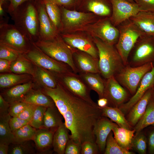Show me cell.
Masks as SVG:
<instances>
[{"mask_svg":"<svg viewBox=\"0 0 154 154\" xmlns=\"http://www.w3.org/2000/svg\"><path fill=\"white\" fill-rule=\"evenodd\" d=\"M5 2L6 3L8 1H9V0H4Z\"/></svg>","mask_w":154,"mask_h":154,"instance_id":"obj_60","label":"cell"},{"mask_svg":"<svg viewBox=\"0 0 154 154\" xmlns=\"http://www.w3.org/2000/svg\"><path fill=\"white\" fill-rule=\"evenodd\" d=\"M29 104L23 101L11 103L9 109V113L12 117H17Z\"/></svg>","mask_w":154,"mask_h":154,"instance_id":"obj_43","label":"cell"},{"mask_svg":"<svg viewBox=\"0 0 154 154\" xmlns=\"http://www.w3.org/2000/svg\"><path fill=\"white\" fill-rule=\"evenodd\" d=\"M55 76L57 81L70 92L90 103H96L91 98V90L79 74L72 72Z\"/></svg>","mask_w":154,"mask_h":154,"instance_id":"obj_12","label":"cell"},{"mask_svg":"<svg viewBox=\"0 0 154 154\" xmlns=\"http://www.w3.org/2000/svg\"><path fill=\"white\" fill-rule=\"evenodd\" d=\"M27 74H1L0 87L6 88L22 83L28 80L31 75Z\"/></svg>","mask_w":154,"mask_h":154,"instance_id":"obj_36","label":"cell"},{"mask_svg":"<svg viewBox=\"0 0 154 154\" xmlns=\"http://www.w3.org/2000/svg\"><path fill=\"white\" fill-rule=\"evenodd\" d=\"M99 153L98 147L96 142L86 141L81 145L80 154H97Z\"/></svg>","mask_w":154,"mask_h":154,"instance_id":"obj_45","label":"cell"},{"mask_svg":"<svg viewBox=\"0 0 154 154\" xmlns=\"http://www.w3.org/2000/svg\"><path fill=\"white\" fill-rule=\"evenodd\" d=\"M22 101L36 106L46 108L53 107L56 105L49 96L38 90H31L24 96Z\"/></svg>","mask_w":154,"mask_h":154,"instance_id":"obj_26","label":"cell"},{"mask_svg":"<svg viewBox=\"0 0 154 154\" xmlns=\"http://www.w3.org/2000/svg\"><path fill=\"white\" fill-rule=\"evenodd\" d=\"M11 117L9 113L0 114V143L9 145L14 142V134L9 125Z\"/></svg>","mask_w":154,"mask_h":154,"instance_id":"obj_29","label":"cell"},{"mask_svg":"<svg viewBox=\"0 0 154 154\" xmlns=\"http://www.w3.org/2000/svg\"><path fill=\"white\" fill-rule=\"evenodd\" d=\"M118 126L108 117L102 116L97 121L94 128L96 143L100 153H104L107 137L115 127Z\"/></svg>","mask_w":154,"mask_h":154,"instance_id":"obj_19","label":"cell"},{"mask_svg":"<svg viewBox=\"0 0 154 154\" xmlns=\"http://www.w3.org/2000/svg\"><path fill=\"white\" fill-rule=\"evenodd\" d=\"M10 104L0 95V114L9 113Z\"/></svg>","mask_w":154,"mask_h":154,"instance_id":"obj_53","label":"cell"},{"mask_svg":"<svg viewBox=\"0 0 154 154\" xmlns=\"http://www.w3.org/2000/svg\"><path fill=\"white\" fill-rule=\"evenodd\" d=\"M81 145L76 143L70 139L66 145L65 154H80Z\"/></svg>","mask_w":154,"mask_h":154,"instance_id":"obj_48","label":"cell"},{"mask_svg":"<svg viewBox=\"0 0 154 154\" xmlns=\"http://www.w3.org/2000/svg\"><path fill=\"white\" fill-rule=\"evenodd\" d=\"M129 94L114 77L106 79L104 98L108 101L107 106L119 107L127 99Z\"/></svg>","mask_w":154,"mask_h":154,"instance_id":"obj_15","label":"cell"},{"mask_svg":"<svg viewBox=\"0 0 154 154\" xmlns=\"http://www.w3.org/2000/svg\"><path fill=\"white\" fill-rule=\"evenodd\" d=\"M21 54L11 47L0 43V59L12 62L16 60Z\"/></svg>","mask_w":154,"mask_h":154,"instance_id":"obj_42","label":"cell"},{"mask_svg":"<svg viewBox=\"0 0 154 154\" xmlns=\"http://www.w3.org/2000/svg\"><path fill=\"white\" fill-rule=\"evenodd\" d=\"M68 131L64 122H63L54 132L52 145L54 151L58 154H64L66 145L70 139Z\"/></svg>","mask_w":154,"mask_h":154,"instance_id":"obj_24","label":"cell"},{"mask_svg":"<svg viewBox=\"0 0 154 154\" xmlns=\"http://www.w3.org/2000/svg\"><path fill=\"white\" fill-rule=\"evenodd\" d=\"M37 130L29 123L25 125L13 132L14 136L13 143H20L33 140Z\"/></svg>","mask_w":154,"mask_h":154,"instance_id":"obj_37","label":"cell"},{"mask_svg":"<svg viewBox=\"0 0 154 154\" xmlns=\"http://www.w3.org/2000/svg\"><path fill=\"white\" fill-rule=\"evenodd\" d=\"M33 86L31 82L23 84L16 85L8 90L5 94L6 100L10 104L15 102L21 101L22 98L31 90Z\"/></svg>","mask_w":154,"mask_h":154,"instance_id":"obj_31","label":"cell"},{"mask_svg":"<svg viewBox=\"0 0 154 154\" xmlns=\"http://www.w3.org/2000/svg\"><path fill=\"white\" fill-rule=\"evenodd\" d=\"M46 107L37 106L29 124L36 129L43 127L44 116Z\"/></svg>","mask_w":154,"mask_h":154,"instance_id":"obj_41","label":"cell"},{"mask_svg":"<svg viewBox=\"0 0 154 154\" xmlns=\"http://www.w3.org/2000/svg\"><path fill=\"white\" fill-rule=\"evenodd\" d=\"M154 63V36L144 34L137 40L128 57V64L137 67Z\"/></svg>","mask_w":154,"mask_h":154,"instance_id":"obj_7","label":"cell"},{"mask_svg":"<svg viewBox=\"0 0 154 154\" xmlns=\"http://www.w3.org/2000/svg\"><path fill=\"white\" fill-rule=\"evenodd\" d=\"M62 117H63L56 106L47 108L44 115L43 127L56 130L63 123Z\"/></svg>","mask_w":154,"mask_h":154,"instance_id":"obj_28","label":"cell"},{"mask_svg":"<svg viewBox=\"0 0 154 154\" xmlns=\"http://www.w3.org/2000/svg\"><path fill=\"white\" fill-rule=\"evenodd\" d=\"M30 1L10 14L16 27L31 41L35 42L39 39L38 13L35 3Z\"/></svg>","mask_w":154,"mask_h":154,"instance_id":"obj_2","label":"cell"},{"mask_svg":"<svg viewBox=\"0 0 154 154\" xmlns=\"http://www.w3.org/2000/svg\"><path fill=\"white\" fill-rule=\"evenodd\" d=\"M60 9L62 22L60 33L80 32L83 28L100 17L92 13L70 10L63 7Z\"/></svg>","mask_w":154,"mask_h":154,"instance_id":"obj_6","label":"cell"},{"mask_svg":"<svg viewBox=\"0 0 154 154\" xmlns=\"http://www.w3.org/2000/svg\"><path fill=\"white\" fill-rule=\"evenodd\" d=\"M11 62L8 60L0 59V72L3 73L11 71Z\"/></svg>","mask_w":154,"mask_h":154,"instance_id":"obj_51","label":"cell"},{"mask_svg":"<svg viewBox=\"0 0 154 154\" xmlns=\"http://www.w3.org/2000/svg\"><path fill=\"white\" fill-rule=\"evenodd\" d=\"M80 32L92 37L98 38L107 44L115 45L117 42L119 32L112 23L110 17H100L95 22L86 25Z\"/></svg>","mask_w":154,"mask_h":154,"instance_id":"obj_8","label":"cell"},{"mask_svg":"<svg viewBox=\"0 0 154 154\" xmlns=\"http://www.w3.org/2000/svg\"><path fill=\"white\" fill-rule=\"evenodd\" d=\"M24 54H21L16 60L11 62V71L16 74H27L34 76L35 70Z\"/></svg>","mask_w":154,"mask_h":154,"instance_id":"obj_32","label":"cell"},{"mask_svg":"<svg viewBox=\"0 0 154 154\" xmlns=\"http://www.w3.org/2000/svg\"><path fill=\"white\" fill-rule=\"evenodd\" d=\"M9 145L3 143H0V154L8 153Z\"/></svg>","mask_w":154,"mask_h":154,"instance_id":"obj_55","label":"cell"},{"mask_svg":"<svg viewBox=\"0 0 154 154\" xmlns=\"http://www.w3.org/2000/svg\"><path fill=\"white\" fill-rule=\"evenodd\" d=\"M153 90H154V86L153 87Z\"/></svg>","mask_w":154,"mask_h":154,"instance_id":"obj_61","label":"cell"},{"mask_svg":"<svg viewBox=\"0 0 154 154\" xmlns=\"http://www.w3.org/2000/svg\"><path fill=\"white\" fill-rule=\"evenodd\" d=\"M31 42L14 25L7 23H0V43L21 53L25 54L31 48Z\"/></svg>","mask_w":154,"mask_h":154,"instance_id":"obj_10","label":"cell"},{"mask_svg":"<svg viewBox=\"0 0 154 154\" xmlns=\"http://www.w3.org/2000/svg\"><path fill=\"white\" fill-rule=\"evenodd\" d=\"M74 62L80 73H100L98 59L84 52L74 48L73 53Z\"/></svg>","mask_w":154,"mask_h":154,"instance_id":"obj_18","label":"cell"},{"mask_svg":"<svg viewBox=\"0 0 154 154\" xmlns=\"http://www.w3.org/2000/svg\"><path fill=\"white\" fill-rule=\"evenodd\" d=\"M50 19L60 33L62 29L61 11L59 6L50 0H41Z\"/></svg>","mask_w":154,"mask_h":154,"instance_id":"obj_35","label":"cell"},{"mask_svg":"<svg viewBox=\"0 0 154 154\" xmlns=\"http://www.w3.org/2000/svg\"><path fill=\"white\" fill-rule=\"evenodd\" d=\"M43 92L53 100L70 131V138L81 145L96 142L94 128L102 116L97 103H90L73 94L57 81L54 88L44 87Z\"/></svg>","mask_w":154,"mask_h":154,"instance_id":"obj_1","label":"cell"},{"mask_svg":"<svg viewBox=\"0 0 154 154\" xmlns=\"http://www.w3.org/2000/svg\"><path fill=\"white\" fill-rule=\"evenodd\" d=\"M117 27L119 32V36L115 46L126 65L128 64L129 54L137 40L145 34L130 19L122 23Z\"/></svg>","mask_w":154,"mask_h":154,"instance_id":"obj_5","label":"cell"},{"mask_svg":"<svg viewBox=\"0 0 154 154\" xmlns=\"http://www.w3.org/2000/svg\"><path fill=\"white\" fill-rule=\"evenodd\" d=\"M64 41L71 47L85 52L99 59L97 48L92 38L83 34L75 33H60Z\"/></svg>","mask_w":154,"mask_h":154,"instance_id":"obj_13","label":"cell"},{"mask_svg":"<svg viewBox=\"0 0 154 154\" xmlns=\"http://www.w3.org/2000/svg\"><path fill=\"white\" fill-rule=\"evenodd\" d=\"M34 42L45 54L56 60L67 64L74 72L78 74L73 60L74 48L64 41L60 34L52 40L39 39Z\"/></svg>","mask_w":154,"mask_h":154,"instance_id":"obj_4","label":"cell"},{"mask_svg":"<svg viewBox=\"0 0 154 154\" xmlns=\"http://www.w3.org/2000/svg\"><path fill=\"white\" fill-rule=\"evenodd\" d=\"M59 7H65L72 6L74 4L77 0H50Z\"/></svg>","mask_w":154,"mask_h":154,"instance_id":"obj_52","label":"cell"},{"mask_svg":"<svg viewBox=\"0 0 154 154\" xmlns=\"http://www.w3.org/2000/svg\"><path fill=\"white\" fill-rule=\"evenodd\" d=\"M29 141L20 143L10 144L9 147L8 153L11 154H27L33 153L32 146L29 142Z\"/></svg>","mask_w":154,"mask_h":154,"instance_id":"obj_40","label":"cell"},{"mask_svg":"<svg viewBox=\"0 0 154 154\" xmlns=\"http://www.w3.org/2000/svg\"><path fill=\"white\" fill-rule=\"evenodd\" d=\"M152 97L154 100V90H153V93H152Z\"/></svg>","mask_w":154,"mask_h":154,"instance_id":"obj_58","label":"cell"},{"mask_svg":"<svg viewBox=\"0 0 154 154\" xmlns=\"http://www.w3.org/2000/svg\"><path fill=\"white\" fill-rule=\"evenodd\" d=\"M29 123V121L18 117H12L10 120L9 125L11 130L13 133L25 125Z\"/></svg>","mask_w":154,"mask_h":154,"instance_id":"obj_47","label":"cell"},{"mask_svg":"<svg viewBox=\"0 0 154 154\" xmlns=\"http://www.w3.org/2000/svg\"><path fill=\"white\" fill-rule=\"evenodd\" d=\"M154 63H149L142 66L132 67L129 64L124 66L114 76L116 80L133 96L144 75L150 71Z\"/></svg>","mask_w":154,"mask_h":154,"instance_id":"obj_9","label":"cell"},{"mask_svg":"<svg viewBox=\"0 0 154 154\" xmlns=\"http://www.w3.org/2000/svg\"><path fill=\"white\" fill-rule=\"evenodd\" d=\"M97 104L100 108H103L108 106V101L107 99L105 98H99L97 100Z\"/></svg>","mask_w":154,"mask_h":154,"instance_id":"obj_56","label":"cell"},{"mask_svg":"<svg viewBox=\"0 0 154 154\" xmlns=\"http://www.w3.org/2000/svg\"><path fill=\"white\" fill-rule=\"evenodd\" d=\"M153 88L149 89L128 112L126 118L130 125L135 127L144 114L152 96Z\"/></svg>","mask_w":154,"mask_h":154,"instance_id":"obj_20","label":"cell"},{"mask_svg":"<svg viewBox=\"0 0 154 154\" xmlns=\"http://www.w3.org/2000/svg\"><path fill=\"white\" fill-rule=\"evenodd\" d=\"M126 0L132 3H136V0Z\"/></svg>","mask_w":154,"mask_h":154,"instance_id":"obj_57","label":"cell"},{"mask_svg":"<svg viewBox=\"0 0 154 154\" xmlns=\"http://www.w3.org/2000/svg\"><path fill=\"white\" fill-rule=\"evenodd\" d=\"M129 19L144 33L154 36V14L140 11Z\"/></svg>","mask_w":154,"mask_h":154,"instance_id":"obj_22","label":"cell"},{"mask_svg":"<svg viewBox=\"0 0 154 154\" xmlns=\"http://www.w3.org/2000/svg\"><path fill=\"white\" fill-rule=\"evenodd\" d=\"M111 131L106 140L104 154H134V152L127 150L120 146L117 142Z\"/></svg>","mask_w":154,"mask_h":154,"instance_id":"obj_38","label":"cell"},{"mask_svg":"<svg viewBox=\"0 0 154 154\" xmlns=\"http://www.w3.org/2000/svg\"><path fill=\"white\" fill-rule=\"evenodd\" d=\"M33 1L35 0H9V4L7 8V11L10 14L23 3Z\"/></svg>","mask_w":154,"mask_h":154,"instance_id":"obj_50","label":"cell"},{"mask_svg":"<svg viewBox=\"0 0 154 154\" xmlns=\"http://www.w3.org/2000/svg\"><path fill=\"white\" fill-rule=\"evenodd\" d=\"M55 131L44 127L38 129L33 139L37 147L42 149L48 148L52 145Z\"/></svg>","mask_w":154,"mask_h":154,"instance_id":"obj_30","label":"cell"},{"mask_svg":"<svg viewBox=\"0 0 154 154\" xmlns=\"http://www.w3.org/2000/svg\"><path fill=\"white\" fill-rule=\"evenodd\" d=\"M34 77L44 87L54 88L57 84V80L54 73L38 66H36Z\"/></svg>","mask_w":154,"mask_h":154,"instance_id":"obj_33","label":"cell"},{"mask_svg":"<svg viewBox=\"0 0 154 154\" xmlns=\"http://www.w3.org/2000/svg\"><path fill=\"white\" fill-rule=\"evenodd\" d=\"M112 131L114 138L119 145L123 148L130 151L132 149V142L135 130L134 128L129 129L118 126L114 127Z\"/></svg>","mask_w":154,"mask_h":154,"instance_id":"obj_27","label":"cell"},{"mask_svg":"<svg viewBox=\"0 0 154 154\" xmlns=\"http://www.w3.org/2000/svg\"><path fill=\"white\" fill-rule=\"evenodd\" d=\"M147 141V152L149 154H154V125L143 129Z\"/></svg>","mask_w":154,"mask_h":154,"instance_id":"obj_44","label":"cell"},{"mask_svg":"<svg viewBox=\"0 0 154 154\" xmlns=\"http://www.w3.org/2000/svg\"><path fill=\"white\" fill-rule=\"evenodd\" d=\"M38 0H35V1H34L35 3V2H37Z\"/></svg>","mask_w":154,"mask_h":154,"instance_id":"obj_59","label":"cell"},{"mask_svg":"<svg viewBox=\"0 0 154 154\" xmlns=\"http://www.w3.org/2000/svg\"><path fill=\"white\" fill-rule=\"evenodd\" d=\"M154 125V100L152 96L147 106L146 111L134 129L135 133L140 131L146 127Z\"/></svg>","mask_w":154,"mask_h":154,"instance_id":"obj_34","label":"cell"},{"mask_svg":"<svg viewBox=\"0 0 154 154\" xmlns=\"http://www.w3.org/2000/svg\"><path fill=\"white\" fill-rule=\"evenodd\" d=\"M36 106L29 104L17 117L30 122Z\"/></svg>","mask_w":154,"mask_h":154,"instance_id":"obj_49","label":"cell"},{"mask_svg":"<svg viewBox=\"0 0 154 154\" xmlns=\"http://www.w3.org/2000/svg\"><path fill=\"white\" fill-rule=\"evenodd\" d=\"M27 53V58L37 66L48 70L55 75H61L73 72L67 64L56 60L42 51L34 42Z\"/></svg>","mask_w":154,"mask_h":154,"instance_id":"obj_11","label":"cell"},{"mask_svg":"<svg viewBox=\"0 0 154 154\" xmlns=\"http://www.w3.org/2000/svg\"><path fill=\"white\" fill-rule=\"evenodd\" d=\"M139 11L149 12L154 14V0H136Z\"/></svg>","mask_w":154,"mask_h":154,"instance_id":"obj_46","label":"cell"},{"mask_svg":"<svg viewBox=\"0 0 154 154\" xmlns=\"http://www.w3.org/2000/svg\"><path fill=\"white\" fill-rule=\"evenodd\" d=\"M110 0L112 11L110 18L112 24L116 27L139 11L136 3H131L126 0Z\"/></svg>","mask_w":154,"mask_h":154,"instance_id":"obj_14","label":"cell"},{"mask_svg":"<svg viewBox=\"0 0 154 154\" xmlns=\"http://www.w3.org/2000/svg\"><path fill=\"white\" fill-rule=\"evenodd\" d=\"M6 3L4 0H0V23L3 22V17H6V13L5 12L3 6L4 4Z\"/></svg>","mask_w":154,"mask_h":154,"instance_id":"obj_54","label":"cell"},{"mask_svg":"<svg viewBox=\"0 0 154 154\" xmlns=\"http://www.w3.org/2000/svg\"><path fill=\"white\" fill-rule=\"evenodd\" d=\"M98 51L100 74L105 79L114 76L125 66L115 45L92 37Z\"/></svg>","mask_w":154,"mask_h":154,"instance_id":"obj_3","label":"cell"},{"mask_svg":"<svg viewBox=\"0 0 154 154\" xmlns=\"http://www.w3.org/2000/svg\"><path fill=\"white\" fill-rule=\"evenodd\" d=\"M80 7L87 12L100 17H110L112 5L110 0H82Z\"/></svg>","mask_w":154,"mask_h":154,"instance_id":"obj_21","label":"cell"},{"mask_svg":"<svg viewBox=\"0 0 154 154\" xmlns=\"http://www.w3.org/2000/svg\"><path fill=\"white\" fill-rule=\"evenodd\" d=\"M154 86V66L143 76L135 93L129 100L119 108L125 114L139 100L149 89Z\"/></svg>","mask_w":154,"mask_h":154,"instance_id":"obj_17","label":"cell"},{"mask_svg":"<svg viewBox=\"0 0 154 154\" xmlns=\"http://www.w3.org/2000/svg\"><path fill=\"white\" fill-rule=\"evenodd\" d=\"M35 3L38 15L39 39L43 40H52L59 35L60 33L48 16L42 1L38 0Z\"/></svg>","mask_w":154,"mask_h":154,"instance_id":"obj_16","label":"cell"},{"mask_svg":"<svg viewBox=\"0 0 154 154\" xmlns=\"http://www.w3.org/2000/svg\"><path fill=\"white\" fill-rule=\"evenodd\" d=\"M132 149L139 154H146L147 141L143 130L135 133L132 142Z\"/></svg>","mask_w":154,"mask_h":154,"instance_id":"obj_39","label":"cell"},{"mask_svg":"<svg viewBox=\"0 0 154 154\" xmlns=\"http://www.w3.org/2000/svg\"><path fill=\"white\" fill-rule=\"evenodd\" d=\"M100 108L102 110L103 116L110 119L119 127L129 129H133L127 120L125 114L119 108L107 106Z\"/></svg>","mask_w":154,"mask_h":154,"instance_id":"obj_25","label":"cell"},{"mask_svg":"<svg viewBox=\"0 0 154 154\" xmlns=\"http://www.w3.org/2000/svg\"><path fill=\"white\" fill-rule=\"evenodd\" d=\"M91 90L95 91L99 98L104 97L106 84L104 80L100 73H80L78 74Z\"/></svg>","mask_w":154,"mask_h":154,"instance_id":"obj_23","label":"cell"}]
</instances>
